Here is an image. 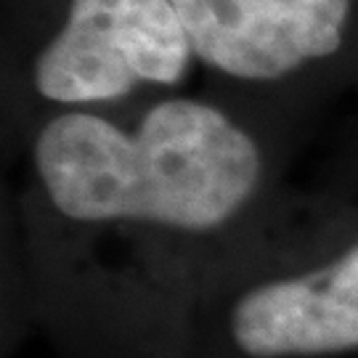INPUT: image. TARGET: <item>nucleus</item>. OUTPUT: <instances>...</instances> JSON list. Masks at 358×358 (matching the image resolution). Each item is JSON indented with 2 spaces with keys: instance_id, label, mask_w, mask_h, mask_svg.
<instances>
[{
  "instance_id": "obj_4",
  "label": "nucleus",
  "mask_w": 358,
  "mask_h": 358,
  "mask_svg": "<svg viewBox=\"0 0 358 358\" xmlns=\"http://www.w3.org/2000/svg\"><path fill=\"white\" fill-rule=\"evenodd\" d=\"M205 88L308 130L358 93V0H173Z\"/></svg>"
},
{
  "instance_id": "obj_3",
  "label": "nucleus",
  "mask_w": 358,
  "mask_h": 358,
  "mask_svg": "<svg viewBox=\"0 0 358 358\" xmlns=\"http://www.w3.org/2000/svg\"><path fill=\"white\" fill-rule=\"evenodd\" d=\"M358 350V199L294 189L266 239L205 297L194 358Z\"/></svg>"
},
{
  "instance_id": "obj_2",
  "label": "nucleus",
  "mask_w": 358,
  "mask_h": 358,
  "mask_svg": "<svg viewBox=\"0 0 358 358\" xmlns=\"http://www.w3.org/2000/svg\"><path fill=\"white\" fill-rule=\"evenodd\" d=\"M3 146L35 120L186 93L199 62L173 0H3Z\"/></svg>"
},
{
  "instance_id": "obj_5",
  "label": "nucleus",
  "mask_w": 358,
  "mask_h": 358,
  "mask_svg": "<svg viewBox=\"0 0 358 358\" xmlns=\"http://www.w3.org/2000/svg\"><path fill=\"white\" fill-rule=\"evenodd\" d=\"M353 112L348 117L340 138L334 141L332 154L319 167L316 186L319 192L358 199V93L353 96Z\"/></svg>"
},
{
  "instance_id": "obj_1",
  "label": "nucleus",
  "mask_w": 358,
  "mask_h": 358,
  "mask_svg": "<svg viewBox=\"0 0 358 358\" xmlns=\"http://www.w3.org/2000/svg\"><path fill=\"white\" fill-rule=\"evenodd\" d=\"M306 136L210 88L35 120L3 146L11 321L64 358H194L196 310L279 220Z\"/></svg>"
}]
</instances>
